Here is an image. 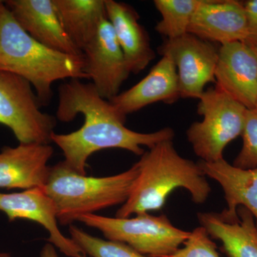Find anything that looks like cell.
I'll return each mask as SVG.
<instances>
[{
  "label": "cell",
  "instance_id": "6da1fadb",
  "mask_svg": "<svg viewBox=\"0 0 257 257\" xmlns=\"http://www.w3.org/2000/svg\"><path fill=\"white\" fill-rule=\"evenodd\" d=\"M84 116V124L65 135L54 133L51 142L63 152L64 162L81 175H87V162L93 154L105 149H122L142 156L143 146L152 148L165 140H173V128L165 127L152 133H140L125 126L126 117L110 101L101 97L92 83L72 79L59 88L57 119L70 122L77 114Z\"/></svg>",
  "mask_w": 257,
  "mask_h": 257
},
{
  "label": "cell",
  "instance_id": "7a4b0ae2",
  "mask_svg": "<svg viewBox=\"0 0 257 257\" xmlns=\"http://www.w3.org/2000/svg\"><path fill=\"white\" fill-rule=\"evenodd\" d=\"M0 71L28 81L42 106L52 100L56 81L89 79L83 55H67L37 42L19 25L5 1L0 5Z\"/></svg>",
  "mask_w": 257,
  "mask_h": 257
},
{
  "label": "cell",
  "instance_id": "3957f363",
  "mask_svg": "<svg viewBox=\"0 0 257 257\" xmlns=\"http://www.w3.org/2000/svg\"><path fill=\"white\" fill-rule=\"evenodd\" d=\"M140 173L133 192L116 211V217L159 211L176 189L190 193L194 204H204L211 192L210 185L197 163L179 155L173 140L157 144L139 161Z\"/></svg>",
  "mask_w": 257,
  "mask_h": 257
},
{
  "label": "cell",
  "instance_id": "277c9868",
  "mask_svg": "<svg viewBox=\"0 0 257 257\" xmlns=\"http://www.w3.org/2000/svg\"><path fill=\"white\" fill-rule=\"evenodd\" d=\"M140 173L138 162L118 175L104 177L81 175L64 161L50 167L43 189L55 204L57 219L72 225L80 216L124 204Z\"/></svg>",
  "mask_w": 257,
  "mask_h": 257
},
{
  "label": "cell",
  "instance_id": "5b68a950",
  "mask_svg": "<svg viewBox=\"0 0 257 257\" xmlns=\"http://www.w3.org/2000/svg\"><path fill=\"white\" fill-rule=\"evenodd\" d=\"M195 121L187 131L193 151L206 162L224 159L226 147L241 135L246 108L217 87L204 91L199 98Z\"/></svg>",
  "mask_w": 257,
  "mask_h": 257
},
{
  "label": "cell",
  "instance_id": "8992f818",
  "mask_svg": "<svg viewBox=\"0 0 257 257\" xmlns=\"http://www.w3.org/2000/svg\"><path fill=\"white\" fill-rule=\"evenodd\" d=\"M77 221L99 230L106 239L126 243L151 257H170L190 235V231L174 226L165 214L143 213L135 217L118 218L94 214L80 216Z\"/></svg>",
  "mask_w": 257,
  "mask_h": 257
},
{
  "label": "cell",
  "instance_id": "52a82bcc",
  "mask_svg": "<svg viewBox=\"0 0 257 257\" xmlns=\"http://www.w3.org/2000/svg\"><path fill=\"white\" fill-rule=\"evenodd\" d=\"M26 79L0 71V124L13 132L19 143L49 144L56 118L41 111V104Z\"/></svg>",
  "mask_w": 257,
  "mask_h": 257
},
{
  "label": "cell",
  "instance_id": "ba28073f",
  "mask_svg": "<svg viewBox=\"0 0 257 257\" xmlns=\"http://www.w3.org/2000/svg\"><path fill=\"white\" fill-rule=\"evenodd\" d=\"M159 54L173 61L178 74L181 98L199 99L209 83H215L219 49L192 34L167 40L157 49Z\"/></svg>",
  "mask_w": 257,
  "mask_h": 257
},
{
  "label": "cell",
  "instance_id": "9c48e42d",
  "mask_svg": "<svg viewBox=\"0 0 257 257\" xmlns=\"http://www.w3.org/2000/svg\"><path fill=\"white\" fill-rule=\"evenodd\" d=\"M84 72L99 95L109 101L119 94L130 73L124 53L107 18L82 50Z\"/></svg>",
  "mask_w": 257,
  "mask_h": 257
},
{
  "label": "cell",
  "instance_id": "30bf717a",
  "mask_svg": "<svg viewBox=\"0 0 257 257\" xmlns=\"http://www.w3.org/2000/svg\"><path fill=\"white\" fill-rule=\"evenodd\" d=\"M0 211L6 214L10 221L27 219L41 225L48 231V242L66 256L87 257L73 240L64 236L60 231L55 204L43 188L10 194L0 193Z\"/></svg>",
  "mask_w": 257,
  "mask_h": 257
},
{
  "label": "cell",
  "instance_id": "8fae6325",
  "mask_svg": "<svg viewBox=\"0 0 257 257\" xmlns=\"http://www.w3.org/2000/svg\"><path fill=\"white\" fill-rule=\"evenodd\" d=\"M216 87L252 109L257 105V54L245 42L221 45L215 71Z\"/></svg>",
  "mask_w": 257,
  "mask_h": 257
},
{
  "label": "cell",
  "instance_id": "7c38bea8",
  "mask_svg": "<svg viewBox=\"0 0 257 257\" xmlns=\"http://www.w3.org/2000/svg\"><path fill=\"white\" fill-rule=\"evenodd\" d=\"M188 33L221 45L244 42L247 18L243 3L235 0H204L193 16Z\"/></svg>",
  "mask_w": 257,
  "mask_h": 257
},
{
  "label": "cell",
  "instance_id": "4fadbf2b",
  "mask_svg": "<svg viewBox=\"0 0 257 257\" xmlns=\"http://www.w3.org/2000/svg\"><path fill=\"white\" fill-rule=\"evenodd\" d=\"M54 153L49 144L20 143L0 151V188H43Z\"/></svg>",
  "mask_w": 257,
  "mask_h": 257
},
{
  "label": "cell",
  "instance_id": "5bb4252c",
  "mask_svg": "<svg viewBox=\"0 0 257 257\" xmlns=\"http://www.w3.org/2000/svg\"><path fill=\"white\" fill-rule=\"evenodd\" d=\"M5 4L21 28L42 45L67 55H83L66 35L52 0H8Z\"/></svg>",
  "mask_w": 257,
  "mask_h": 257
},
{
  "label": "cell",
  "instance_id": "9a60e30c",
  "mask_svg": "<svg viewBox=\"0 0 257 257\" xmlns=\"http://www.w3.org/2000/svg\"><path fill=\"white\" fill-rule=\"evenodd\" d=\"M180 98L175 64L170 57L162 56L145 78L109 101L121 116L126 118L128 114L154 103L162 101L171 104Z\"/></svg>",
  "mask_w": 257,
  "mask_h": 257
},
{
  "label": "cell",
  "instance_id": "2e32d148",
  "mask_svg": "<svg viewBox=\"0 0 257 257\" xmlns=\"http://www.w3.org/2000/svg\"><path fill=\"white\" fill-rule=\"evenodd\" d=\"M204 175L219 183L224 194L227 207L219 213L229 223L239 221L237 209L243 207L254 217L257 228V167L243 170L230 165L224 159L214 162H197Z\"/></svg>",
  "mask_w": 257,
  "mask_h": 257
},
{
  "label": "cell",
  "instance_id": "e0dca14e",
  "mask_svg": "<svg viewBox=\"0 0 257 257\" xmlns=\"http://www.w3.org/2000/svg\"><path fill=\"white\" fill-rule=\"evenodd\" d=\"M106 18L124 53L130 73H140L156 57L150 37L140 23L133 7L114 0H105Z\"/></svg>",
  "mask_w": 257,
  "mask_h": 257
},
{
  "label": "cell",
  "instance_id": "ac0fdd59",
  "mask_svg": "<svg viewBox=\"0 0 257 257\" xmlns=\"http://www.w3.org/2000/svg\"><path fill=\"white\" fill-rule=\"evenodd\" d=\"M237 214L239 221L235 223L223 220L219 213H198L197 217L211 239L221 241V250L228 257H257L254 217L243 207L238 208Z\"/></svg>",
  "mask_w": 257,
  "mask_h": 257
},
{
  "label": "cell",
  "instance_id": "d6986e66",
  "mask_svg": "<svg viewBox=\"0 0 257 257\" xmlns=\"http://www.w3.org/2000/svg\"><path fill=\"white\" fill-rule=\"evenodd\" d=\"M62 28L71 42L84 50L106 18L105 0H52Z\"/></svg>",
  "mask_w": 257,
  "mask_h": 257
},
{
  "label": "cell",
  "instance_id": "ffe728a7",
  "mask_svg": "<svg viewBox=\"0 0 257 257\" xmlns=\"http://www.w3.org/2000/svg\"><path fill=\"white\" fill-rule=\"evenodd\" d=\"M204 0H155L154 5L162 15L155 30L167 40L188 33L193 16Z\"/></svg>",
  "mask_w": 257,
  "mask_h": 257
},
{
  "label": "cell",
  "instance_id": "44dd1931",
  "mask_svg": "<svg viewBox=\"0 0 257 257\" xmlns=\"http://www.w3.org/2000/svg\"><path fill=\"white\" fill-rule=\"evenodd\" d=\"M69 231L71 239L92 257H151L142 254L126 243L92 236L74 225L69 226Z\"/></svg>",
  "mask_w": 257,
  "mask_h": 257
},
{
  "label": "cell",
  "instance_id": "7402d4cb",
  "mask_svg": "<svg viewBox=\"0 0 257 257\" xmlns=\"http://www.w3.org/2000/svg\"><path fill=\"white\" fill-rule=\"evenodd\" d=\"M243 145L233 165L243 170L257 167V109H246L241 133Z\"/></svg>",
  "mask_w": 257,
  "mask_h": 257
},
{
  "label": "cell",
  "instance_id": "603a6c76",
  "mask_svg": "<svg viewBox=\"0 0 257 257\" xmlns=\"http://www.w3.org/2000/svg\"><path fill=\"white\" fill-rule=\"evenodd\" d=\"M216 243L203 226H198L190 231L184 246L179 248L170 257H220Z\"/></svg>",
  "mask_w": 257,
  "mask_h": 257
},
{
  "label": "cell",
  "instance_id": "cb8c5ba5",
  "mask_svg": "<svg viewBox=\"0 0 257 257\" xmlns=\"http://www.w3.org/2000/svg\"><path fill=\"white\" fill-rule=\"evenodd\" d=\"M247 18V35L243 42L257 54V0L243 3Z\"/></svg>",
  "mask_w": 257,
  "mask_h": 257
},
{
  "label": "cell",
  "instance_id": "d4e9b609",
  "mask_svg": "<svg viewBox=\"0 0 257 257\" xmlns=\"http://www.w3.org/2000/svg\"><path fill=\"white\" fill-rule=\"evenodd\" d=\"M40 257H59L55 246L50 243H47L40 251Z\"/></svg>",
  "mask_w": 257,
  "mask_h": 257
},
{
  "label": "cell",
  "instance_id": "484cf974",
  "mask_svg": "<svg viewBox=\"0 0 257 257\" xmlns=\"http://www.w3.org/2000/svg\"><path fill=\"white\" fill-rule=\"evenodd\" d=\"M0 257H11L8 253L0 252Z\"/></svg>",
  "mask_w": 257,
  "mask_h": 257
},
{
  "label": "cell",
  "instance_id": "4316f807",
  "mask_svg": "<svg viewBox=\"0 0 257 257\" xmlns=\"http://www.w3.org/2000/svg\"><path fill=\"white\" fill-rule=\"evenodd\" d=\"M3 2H4V1H0V5H1V4H2V3H3Z\"/></svg>",
  "mask_w": 257,
  "mask_h": 257
},
{
  "label": "cell",
  "instance_id": "83f0119b",
  "mask_svg": "<svg viewBox=\"0 0 257 257\" xmlns=\"http://www.w3.org/2000/svg\"><path fill=\"white\" fill-rule=\"evenodd\" d=\"M256 109H257V105H256Z\"/></svg>",
  "mask_w": 257,
  "mask_h": 257
}]
</instances>
